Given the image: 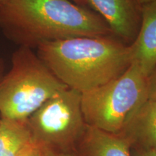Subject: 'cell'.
<instances>
[{
	"label": "cell",
	"mask_w": 156,
	"mask_h": 156,
	"mask_svg": "<svg viewBox=\"0 0 156 156\" xmlns=\"http://www.w3.org/2000/svg\"><path fill=\"white\" fill-rule=\"evenodd\" d=\"M0 30L18 47L81 36H114L96 12L69 0H11L0 7Z\"/></svg>",
	"instance_id": "cell-1"
},
{
	"label": "cell",
	"mask_w": 156,
	"mask_h": 156,
	"mask_svg": "<svg viewBox=\"0 0 156 156\" xmlns=\"http://www.w3.org/2000/svg\"><path fill=\"white\" fill-rule=\"evenodd\" d=\"M36 49L62 83L81 93L118 77L132 63L129 45L114 36L75 37L44 43Z\"/></svg>",
	"instance_id": "cell-2"
},
{
	"label": "cell",
	"mask_w": 156,
	"mask_h": 156,
	"mask_svg": "<svg viewBox=\"0 0 156 156\" xmlns=\"http://www.w3.org/2000/svg\"><path fill=\"white\" fill-rule=\"evenodd\" d=\"M66 88L36 52L18 47L0 82V118L27 121L50 98Z\"/></svg>",
	"instance_id": "cell-3"
},
{
	"label": "cell",
	"mask_w": 156,
	"mask_h": 156,
	"mask_svg": "<svg viewBox=\"0 0 156 156\" xmlns=\"http://www.w3.org/2000/svg\"><path fill=\"white\" fill-rule=\"evenodd\" d=\"M147 101V77L132 62L118 77L81 93V108L87 126L120 134L134 112Z\"/></svg>",
	"instance_id": "cell-4"
},
{
	"label": "cell",
	"mask_w": 156,
	"mask_h": 156,
	"mask_svg": "<svg viewBox=\"0 0 156 156\" xmlns=\"http://www.w3.org/2000/svg\"><path fill=\"white\" fill-rule=\"evenodd\" d=\"M33 141L42 149L65 152L83 137L87 128L81 108V93L62 90L27 119Z\"/></svg>",
	"instance_id": "cell-5"
},
{
	"label": "cell",
	"mask_w": 156,
	"mask_h": 156,
	"mask_svg": "<svg viewBox=\"0 0 156 156\" xmlns=\"http://www.w3.org/2000/svg\"><path fill=\"white\" fill-rule=\"evenodd\" d=\"M91 8L106 21L114 36L132 44L141 23V5L138 0H89Z\"/></svg>",
	"instance_id": "cell-6"
},
{
	"label": "cell",
	"mask_w": 156,
	"mask_h": 156,
	"mask_svg": "<svg viewBox=\"0 0 156 156\" xmlns=\"http://www.w3.org/2000/svg\"><path fill=\"white\" fill-rule=\"evenodd\" d=\"M129 46L132 62L147 77L156 67V0L142 5L139 32Z\"/></svg>",
	"instance_id": "cell-7"
},
{
	"label": "cell",
	"mask_w": 156,
	"mask_h": 156,
	"mask_svg": "<svg viewBox=\"0 0 156 156\" xmlns=\"http://www.w3.org/2000/svg\"><path fill=\"white\" fill-rule=\"evenodd\" d=\"M122 134L140 149L156 151V101H146L132 115Z\"/></svg>",
	"instance_id": "cell-8"
},
{
	"label": "cell",
	"mask_w": 156,
	"mask_h": 156,
	"mask_svg": "<svg viewBox=\"0 0 156 156\" xmlns=\"http://www.w3.org/2000/svg\"><path fill=\"white\" fill-rule=\"evenodd\" d=\"M83 137L88 156H132L131 142L122 134H112L87 126Z\"/></svg>",
	"instance_id": "cell-9"
},
{
	"label": "cell",
	"mask_w": 156,
	"mask_h": 156,
	"mask_svg": "<svg viewBox=\"0 0 156 156\" xmlns=\"http://www.w3.org/2000/svg\"><path fill=\"white\" fill-rule=\"evenodd\" d=\"M33 143L27 121L0 118V156H17Z\"/></svg>",
	"instance_id": "cell-10"
},
{
	"label": "cell",
	"mask_w": 156,
	"mask_h": 156,
	"mask_svg": "<svg viewBox=\"0 0 156 156\" xmlns=\"http://www.w3.org/2000/svg\"><path fill=\"white\" fill-rule=\"evenodd\" d=\"M147 100L156 101V67L147 77Z\"/></svg>",
	"instance_id": "cell-11"
},
{
	"label": "cell",
	"mask_w": 156,
	"mask_h": 156,
	"mask_svg": "<svg viewBox=\"0 0 156 156\" xmlns=\"http://www.w3.org/2000/svg\"><path fill=\"white\" fill-rule=\"evenodd\" d=\"M17 156H43V151L36 144L33 143Z\"/></svg>",
	"instance_id": "cell-12"
},
{
	"label": "cell",
	"mask_w": 156,
	"mask_h": 156,
	"mask_svg": "<svg viewBox=\"0 0 156 156\" xmlns=\"http://www.w3.org/2000/svg\"><path fill=\"white\" fill-rule=\"evenodd\" d=\"M132 156H156V151H148L144 149H137L134 154H132Z\"/></svg>",
	"instance_id": "cell-13"
},
{
	"label": "cell",
	"mask_w": 156,
	"mask_h": 156,
	"mask_svg": "<svg viewBox=\"0 0 156 156\" xmlns=\"http://www.w3.org/2000/svg\"><path fill=\"white\" fill-rule=\"evenodd\" d=\"M42 151L43 156H72L71 155H69V154L66 153L65 152H58L46 149H42Z\"/></svg>",
	"instance_id": "cell-14"
},
{
	"label": "cell",
	"mask_w": 156,
	"mask_h": 156,
	"mask_svg": "<svg viewBox=\"0 0 156 156\" xmlns=\"http://www.w3.org/2000/svg\"><path fill=\"white\" fill-rule=\"evenodd\" d=\"M69 1L73 2L77 4V5L82 6V7H88V8H91L89 0H69Z\"/></svg>",
	"instance_id": "cell-15"
},
{
	"label": "cell",
	"mask_w": 156,
	"mask_h": 156,
	"mask_svg": "<svg viewBox=\"0 0 156 156\" xmlns=\"http://www.w3.org/2000/svg\"><path fill=\"white\" fill-rule=\"evenodd\" d=\"M5 63L3 57L0 54V82H1L4 75H5Z\"/></svg>",
	"instance_id": "cell-16"
},
{
	"label": "cell",
	"mask_w": 156,
	"mask_h": 156,
	"mask_svg": "<svg viewBox=\"0 0 156 156\" xmlns=\"http://www.w3.org/2000/svg\"><path fill=\"white\" fill-rule=\"evenodd\" d=\"M9 1H11V0H0V7H2L3 5H5L7 2H9Z\"/></svg>",
	"instance_id": "cell-17"
},
{
	"label": "cell",
	"mask_w": 156,
	"mask_h": 156,
	"mask_svg": "<svg viewBox=\"0 0 156 156\" xmlns=\"http://www.w3.org/2000/svg\"><path fill=\"white\" fill-rule=\"evenodd\" d=\"M151 1H153V0H138V2H139V3L141 5H143V4L147 3V2H151Z\"/></svg>",
	"instance_id": "cell-18"
}]
</instances>
